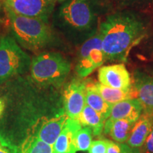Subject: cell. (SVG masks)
I'll return each instance as SVG.
<instances>
[{
	"mask_svg": "<svg viewBox=\"0 0 153 153\" xmlns=\"http://www.w3.org/2000/svg\"><path fill=\"white\" fill-rule=\"evenodd\" d=\"M106 153H121V147L120 143L114 142V141L108 140Z\"/></svg>",
	"mask_w": 153,
	"mask_h": 153,
	"instance_id": "cb8c5ba5",
	"label": "cell"
},
{
	"mask_svg": "<svg viewBox=\"0 0 153 153\" xmlns=\"http://www.w3.org/2000/svg\"><path fill=\"white\" fill-rule=\"evenodd\" d=\"M134 124V122L127 120L118 119L112 120L108 118L105 121L103 131L105 135H109L111 138L115 142L124 143L128 140Z\"/></svg>",
	"mask_w": 153,
	"mask_h": 153,
	"instance_id": "9a60e30c",
	"label": "cell"
},
{
	"mask_svg": "<svg viewBox=\"0 0 153 153\" xmlns=\"http://www.w3.org/2000/svg\"><path fill=\"white\" fill-rule=\"evenodd\" d=\"M95 89L99 93L103 99L110 104H114L126 99L136 98V94L133 85L129 89H120L107 87L100 82H94Z\"/></svg>",
	"mask_w": 153,
	"mask_h": 153,
	"instance_id": "2e32d148",
	"label": "cell"
},
{
	"mask_svg": "<svg viewBox=\"0 0 153 153\" xmlns=\"http://www.w3.org/2000/svg\"><path fill=\"white\" fill-rule=\"evenodd\" d=\"M108 139H100L92 141L89 148V153H106Z\"/></svg>",
	"mask_w": 153,
	"mask_h": 153,
	"instance_id": "44dd1931",
	"label": "cell"
},
{
	"mask_svg": "<svg viewBox=\"0 0 153 153\" xmlns=\"http://www.w3.org/2000/svg\"><path fill=\"white\" fill-rule=\"evenodd\" d=\"M78 120L82 126L91 128L94 135L99 136L104 131L106 119L101 114L85 104L80 113Z\"/></svg>",
	"mask_w": 153,
	"mask_h": 153,
	"instance_id": "ac0fdd59",
	"label": "cell"
},
{
	"mask_svg": "<svg viewBox=\"0 0 153 153\" xmlns=\"http://www.w3.org/2000/svg\"><path fill=\"white\" fill-rule=\"evenodd\" d=\"M97 0H66L53 14V25L67 39L84 43L98 31Z\"/></svg>",
	"mask_w": 153,
	"mask_h": 153,
	"instance_id": "7a4b0ae2",
	"label": "cell"
},
{
	"mask_svg": "<svg viewBox=\"0 0 153 153\" xmlns=\"http://www.w3.org/2000/svg\"><path fill=\"white\" fill-rule=\"evenodd\" d=\"M153 126V113L143 111L134 124L126 144L132 148H142Z\"/></svg>",
	"mask_w": 153,
	"mask_h": 153,
	"instance_id": "5bb4252c",
	"label": "cell"
},
{
	"mask_svg": "<svg viewBox=\"0 0 153 153\" xmlns=\"http://www.w3.org/2000/svg\"><path fill=\"white\" fill-rule=\"evenodd\" d=\"M71 70V63L60 53L43 51L33 57L30 80L38 87L58 88L64 83Z\"/></svg>",
	"mask_w": 153,
	"mask_h": 153,
	"instance_id": "277c9868",
	"label": "cell"
},
{
	"mask_svg": "<svg viewBox=\"0 0 153 153\" xmlns=\"http://www.w3.org/2000/svg\"><path fill=\"white\" fill-rule=\"evenodd\" d=\"M121 153H143L142 148H132L126 143H120Z\"/></svg>",
	"mask_w": 153,
	"mask_h": 153,
	"instance_id": "d4e9b609",
	"label": "cell"
},
{
	"mask_svg": "<svg viewBox=\"0 0 153 153\" xmlns=\"http://www.w3.org/2000/svg\"><path fill=\"white\" fill-rule=\"evenodd\" d=\"M1 0H0V7H1Z\"/></svg>",
	"mask_w": 153,
	"mask_h": 153,
	"instance_id": "f1b7e54d",
	"label": "cell"
},
{
	"mask_svg": "<svg viewBox=\"0 0 153 153\" xmlns=\"http://www.w3.org/2000/svg\"><path fill=\"white\" fill-rule=\"evenodd\" d=\"M106 60L101 40L97 33L82 43L77 53L75 71L80 78H85L104 64Z\"/></svg>",
	"mask_w": 153,
	"mask_h": 153,
	"instance_id": "8992f818",
	"label": "cell"
},
{
	"mask_svg": "<svg viewBox=\"0 0 153 153\" xmlns=\"http://www.w3.org/2000/svg\"><path fill=\"white\" fill-rule=\"evenodd\" d=\"M13 153H53V145L29 134L20 145L14 147Z\"/></svg>",
	"mask_w": 153,
	"mask_h": 153,
	"instance_id": "d6986e66",
	"label": "cell"
},
{
	"mask_svg": "<svg viewBox=\"0 0 153 153\" xmlns=\"http://www.w3.org/2000/svg\"><path fill=\"white\" fill-rule=\"evenodd\" d=\"M31 58L10 36L0 37V85L30 70Z\"/></svg>",
	"mask_w": 153,
	"mask_h": 153,
	"instance_id": "5b68a950",
	"label": "cell"
},
{
	"mask_svg": "<svg viewBox=\"0 0 153 153\" xmlns=\"http://www.w3.org/2000/svg\"><path fill=\"white\" fill-rule=\"evenodd\" d=\"M92 130L88 126L81 128L75 135V148L76 151L89 150L92 141Z\"/></svg>",
	"mask_w": 153,
	"mask_h": 153,
	"instance_id": "ffe728a7",
	"label": "cell"
},
{
	"mask_svg": "<svg viewBox=\"0 0 153 153\" xmlns=\"http://www.w3.org/2000/svg\"><path fill=\"white\" fill-rule=\"evenodd\" d=\"M99 82L107 87L120 89L132 87V79L124 64H114L103 66L98 72Z\"/></svg>",
	"mask_w": 153,
	"mask_h": 153,
	"instance_id": "30bf717a",
	"label": "cell"
},
{
	"mask_svg": "<svg viewBox=\"0 0 153 153\" xmlns=\"http://www.w3.org/2000/svg\"><path fill=\"white\" fill-rule=\"evenodd\" d=\"M4 107H5L4 101L2 99L0 98V116L2 114L4 110Z\"/></svg>",
	"mask_w": 153,
	"mask_h": 153,
	"instance_id": "4316f807",
	"label": "cell"
},
{
	"mask_svg": "<svg viewBox=\"0 0 153 153\" xmlns=\"http://www.w3.org/2000/svg\"><path fill=\"white\" fill-rule=\"evenodd\" d=\"M142 149L143 153H153V126Z\"/></svg>",
	"mask_w": 153,
	"mask_h": 153,
	"instance_id": "603a6c76",
	"label": "cell"
},
{
	"mask_svg": "<svg viewBox=\"0 0 153 153\" xmlns=\"http://www.w3.org/2000/svg\"><path fill=\"white\" fill-rule=\"evenodd\" d=\"M68 118L65 112H62L53 118L38 120L33 126L30 134L47 144L53 145Z\"/></svg>",
	"mask_w": 153,
	"mask_h": 153,
	"instance_id": "9c48e42d",
	"label": "cell"
},
{
	"mask_svg": "<svg viewBox=\"0 0 153 153\" xmlns=\"http://www.w3.org/2000/svg\"><path fill=\"white\" fill-rule=\"evenodd\" d=\"M85 104L101 114L106 120L109 117L112 105L107 103L101 97L95 89L94 82H86Z\"/></svg>",
	"mask_w": 153,
	"mask_h": 153,
	"instance_id": "e0dca14e",
	"label": "cell"
},
{
	"mask_svg": "<svg viewBox=\"0 0 153 153\" xmlns=\"http://www.w3.org/2000/svg\"><path fill=\"white\" fill-rule=\"evenodd\" d=\"M116 1L130 7H144L152 3L153 0H116Z\"/></svg>",
	"mask_w": 153,
	"mask_h": 153,
	"instance_id": "7402d4cb",
	"label": "cell"
},
{
	"mask_svg": "<svg viewBox=\"0 0 153 153\" xmlns=\"http://www.w3.org/2000/svg\"><path fill=\"white\" fill-rule=\"evenodd\" d=\"M132 85L136 94V98L142 105L143 111L153 113V76L137 73Z\"/></svg>",
	"mask_w": 153,
	"mask_h": 153,
	"instance_id": "7c38bea8",
	"label": "cell"
},
{
	"mask_svg": "<svg viewBox=\"0 0 153 153\" xmlns=\"http://www.w3.org/2000/svg\"><path fill=\"white\" fill-rule=\"evenodd\" d=\"M7 7L16 14L40 19L49 23L55 4L51 0H1Z\"/></svg>",
	"mask_w": 153,
	"mask_h": 153,
	"instance_id": "52a82bcc",
	"label": "cell"
},
{
	"mask_svg": "<svg viewBox=\"0 0 153 153\" xmlns=\"http://www.w3.org/2000/svg\"><path fill=\"white\" fill-rule=\"evenodd\" d=\"M51 1L55 4V3H62L63 1H66V0H51Z\"/></svg>",
	"mask_w": 153,
	"mask_h": 153,
	"instance_id": "83f0119b",
	"label": "cell"
},
{
	"mask_svg": "<svg viewBox=\"0 0 153 153\" xmlns=\"http://www.w3.org/2000/svg\"><path fill=\"white\" fill-rule=\"evenodd\" d=\"M86 82L81 79H72L65 86L62 97L65 112L68 117L78 120L85 105Z\"/></svg>",
	"mask_w": 153,
	"mask_h": 153,
	"instance_id": "ba28073f",
	"label": "cell"
},
{
	"mask_svg": "<svg viewBox=\"0 0 153 153\" xmlns=\"http://www.w3.org/2000/svg\"><path fill=\"white\" fill-rule=\"evenodd\" d=\"M14 148L0 138V153H13Z\"/></svg>",
	"mask_w": 153,
	"mask_h": 153,
	"instance_id": "484cf974",
	"label": "cell"
},
{
	"mask_svg": "<svg viewBox=\"0 0 153 153\" xmlns=\"http://www.w3.org/2000/svg\"><path fill=\"white\" fill-rule=\"evenodd\" d=\"M12 37L24 48L40 53L43 50L56 45L57 38L48 22L40 19L16 14L4 7Z\"/></svg>",
	"mask_w": 153,
	"mask_h": 153,
	"instance_id": "3957f363",
	"label": "cell"
},
{
	"mask_svg": "<svg viewBox=\"0 0 153 153\" xmlns=\"http://www.w3.org/2000/svg\"><path fill=\"white\" fill-rule=\"evenodd\" d=\"M146 20L129 10L108 14L99 24L98 33L106 60L126 62L131 50L148 33Z\"/></svg>",
	"mask_w": 153,
	"mask_h": 153,
	"instance_id": "6da1fadb",
	"label": "cell"
},
{
	"mask_svg": "<svg viewBox=\"0 0 153 153\" xmlns=\"http://www.w3.org/2000/svg\"><path fill=\"white\" fill-rule=\"evenodd\" d=\"M143 111L142 105L137 98L126 99L112 105L108 118L112 120L123 119L135 123Z\"/></svg>",
	"mask_w": 153,
	"mask_h": 153,
	"instance_id": "4fadbf2b",
	"label": "cell"
},
{
	"mask_svg": "<svg viewBox=\"0 0 153 153\" xmlns=\"http://www.w3.org/2000/svg\"><path fill=\"white\" fill-rule=\"evenodd\" d=\"M81 128L79 120L68 118L53 145V153H75V135Z\"/></svg>",
	"mask_w": 153,
	"mask_h": 153,
	"instance_id": "8fae6325",
	"label": "cell"
}]
</instances>
